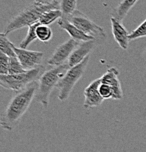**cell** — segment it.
Segmentation results:
<instances>
[{
    "label": "cell",
    "mask_w": 146,
    "mask_h": 152,
    "mask_svg": "<svg viewBox=\"0 0 146 152\" xmlns=\"http://www.w3.org/2000/svg\"><path fill=\"white\" fill-rule=\"evenodd\" d=\"M37 87V82H33L13 96L0 117V126L2 129L12 131L18 125L35 97Z\"/></svg>",
    "instance_id": "cell-1"
},
{
    "label": "cell",
    "mask_w": 146,
    "mask_h": 152,
    "mask_svg": "<svg viewBox=\"0 0 146 152\" xmlns=\"http://www.w3.org/2000/svg\"><path fill=\"white\" fill-rule=\"evenodd\" d=\"M52 9H59V1L45 4L34 1L11 19L5 27L4 33L8 34L24 26L38 23L44 12Z\"/></svg>",
    "instance_id": "cell-2"
},
{
    "label": "cell",
    "mask_w": 146,
    "mask_h": 152,
    "mask_svg": "<svg viewBox=\"0 0 146 152\" xmlns=\"http://www.w3.org/2000/svg\"><path fill=\"white\" fill-rule=\"evenodd\" d=\"M68 63L62 65L52 66L50 69L44 70L38 80V87L36 90V102L47 107L49 103V96L55 87L57 86L60 79L69 69Z\"/></svg>",
    "instance_id": "cell-3"
},
{
    "label": "cell",
    "mask_w": 146,
    "mask_h": 152,
    "mask_svg": "<svg viewBox=\"0 0 146 152\" xmlns=\"http://www.w3.org/2000/svg\"><path fill=\"white\" fill-rule=\"evenodd\" d=\"M45 70L44 66L41 65L35 69L26 71L24 72L13 75L0 74V86L6 89L18 92L24 89L33 82L38 80L40 76Z\"/></svg>",
    "instance_id": "cell-4"
},
{
    "label": "cell",
    "mask_w": 146,
    "mask_h": 152,
    "mask_svg": "<svg viewBox=\"0 0 146 152\" xmlns=\"http://www.w3.org/2000/svg\"><path fill=\"white\" fill-rule=\"evenodd\" d=\"M89 60L90 56H87L77 65L70 67L64 76L60 79L56 86L58 88V98L60 101H66L69 97L75 85L85 73Z\"/></svg>",
    "instance_id": "cell-5"
},
{
    "label": "cell",
    "mask_w": 146,
    "mask_h": 152,
    "mask_svg": "<svg viewBox=\"0 0 146 152\" xmlns=\"http://www.w3.org/2000/svg\"><path fill=\"white\" fill-rule=\"evenodd\" d=\"M67 19L82 32L86 34L87 35L91 36L96 40H104L107 38V34L104 28L96 24L85 13L79 10H77Z\"/></svg>",
    "instance_id": "cell-6"
},
{
    "label": "cell",
    "mask_w": 146,
    "mask_h": 152,
    "mask_svg": "<svg viewBox=\"0 0 146 152\" xmlns=\"http://www.w3.org/2000/svg\"><path fill=\"white\" fill-rule=\"evenodd\" d=\"M80 42L70 38L67 41L59 45L47 61L48 64L52 66H57L66 64L74 49L78 46Z\"/></svg>",
    "instance_id": "cell-7"
},
{
    "label": "cell",
    "mask_w": 146,
    "mask_h": 152,
    "mask_svg": "<svg viewBox=\"0 0 146 152\" xmlns=\"http://www.w3.org/2000/svg\"><path fill=\"white\" fill-rule=\"evenodd\" d=\"M13 48L17 58L26 71L31 70L41 66L44 57V53L43 52L28 50L27 49L17 48L15 45Z\"/></svg>",
    "instance_id": "cell-8"
},
{
    "label": "cell",
    "mask_w": 146,
    "mask_h": 152,
    "mask_svg": "<svg viewBox=\"0 0 146 152\" xmlns=\"http://www.w3.org/2000/svg\"><path fill=\"white\" fill-rule=\"evenodd\" d=\"M101 83V80L100 77L92 81L91 83L86 87L84 91L85 102L83 107L85 108H93L98 107L102 104L104 99L99 92V86Z\"/></svg>",
    "instance_id": "cell-9"
},
{
    "label": "cell",
    "mask_w": 146,
    "mask_h": 152,
    "mask_svg": "<svg viewBox=\"0 0 146 152\" xmlns=\"http://www.w3.org/2000/svg\"><path fill=\"white\" fill-rule=\"evenodd\" d=\"M98 40L93 39V40L87 41V42H82L79 44L78 46L74 49L73 53H71V56L68 60V64L70 67H72L79 63L82 62L87 56H90L91 52L96 46Z\"/></svg>",
    "instance_id": "cell-10"
},
{
    "label": "cell",
    "mask_w": 146,
    "mask_h": 152,
    "mask_svg": "<svg viewBox=\"0 0 146 152\" xmlns=\"http://www.w3.org/2000/svg\"><path fill=\"white\" fill-rule=\"evenodd\" d=\"M118 69L115 66L109 68L106 73L101 77L102 83H106L112 87L113 90V97L112 99H121L123 97V90L121 83L119 80Z\"/></svg>",
    "instance_id": "cell-11"
},
{
    "label": "cell",
    "mask_w": 146,
    "mask_h": 152,
    "mask_svg": "<svg viewBox=\"0 0 146 152\" xmlns=\"http://www.w3.org/2000/svg\"><path fill=\"white\" fill-rule=\"evenodd\" d=\"M111 25H112V32L113 37L119 46L123 50H127L128 47V35L129 33L124 27L121 22L118 21L113 17L110 18Z\"/></svg>",
    "instance_id": "cell-12"
},
{
    "label": "cell",
    "mask_w": 146,
    "mask_h": 152,
    "mask_svg": "<svg viewBox=\"0 0 146 152\" xmlns=\"http://www.w3.org/2000/svg\"><path fill=\"white\" fill-rule=\"evenodd\" d=\"M58 26L62 29L67 31L68 34L71 36V38L75 39L78 42H87V41L96 39L91 36L87 35L86 34L82 32L77 26H75L73 23H71L67 18H64L61 17L59 20H58Z\"/></svg>",
    "instance_id": "cell-13"
},
{
    "label": "cell",
    "mask_w": 146,
    "mask_h": 152,
    "mask_svg": "<svg viewBox=\"0 0 146 152\" xmlns=\"http://www.w3.org/2000/svg\"><path fill=\"white\" fill-rule=\"evenodd\" d=\"M139 0H123L112 12V17L123 23V20L128 15L130 10L132 8Z\"/></svg>",
    "instance_id": "cell-14"
},
{
    "label": "cell",
    "mask_w": 146,
    "mask_h": 152,
    "mask_svg": "<svg viewBox=\"0 0 146 152\" xmlns=\"http://www.w3.org/2000/svg\"><path fill=\"white\" fill-rule=\"evenodd\" d=\"M59 10L62 12V18H68L77 10V0H60Z\"/></svg>",
    "instance_id": "cell-15"
},
{
    "label": "cell",
    "mask_w": 146,
    "mask_h": 152,
    "mask_svg": "<svg viewBox=\"0 0 146 152\" xmlns=\"http://www.w3.org/2000/svg\"><path fill=\"white\" fill-rule=\"evenodd\" d=\"M62 17V12L59 9L49 10L44 12L39 20V23L41 25H49L52 24L57 20H59Z\"/></svg>",
    "instance_id": "cell-16"
},
{
    "label": "cell",
    "mask_w": 146,
    "mask_h": 152,
    "mask_svg": "<svg viewBox=\"0 0 146 152\" xmlns=\"http://www.w3.org/2000/svg\"><path fill=\"white\" fill-rule=\"evenodd\" d=\"M41 23L39 22L38 23H34V24L31 25V26H28V31L27 34L25 37L24 39L21 41V42L20 43L19 48L23 49H27V48L29 46L30 43L35 41V39H38L37 34H36V28Z\"/></svg>",
    "instance_id": "cell-17"
},
{
    "label": "cell",
    "mask_w": 146,
    "mask_h": 152,
    "mask_svg": "<svg viewBox=\"0 0 146 152\" xmlns=\"http://www.w3.org/2000/svg\"><path fill=\"white\" fill-rule=\"evenodd\" d=\"M5 33H0V50L10 57L16 56L13 50V44L10 42Z\"/></svg>",
    "instance_id": "cell-18"
},
{
    "label": "cell",
    "mask_w": 146,
    "mask_h": 152,
    "mask_svg": "<svg viewBox=\"0 0 146 152\" xmlns=\"http://www.w3.org/2000/svg\"><path fill=\"white\" fill-rule=\"evenodd\" d=\"M36 34L38 39L44 42H47L52 38L53 32L49 26L40 24L36 28Z\"/></svg>",
    "instance_id": "cell-19"
},
{
    "label": "cell",
    "mask_w": 146,
    "mask_h": 152,
    "mask_svg": "<svg viewBox=\"0 0 146 152\" xmlns=\"http://www.w3.org/2000/svg\"><path fill=\"white\" fill-rule=\"evenodd\" d=\"M26 72L24 69L23 66L21 64L20 61L17 56L10 57V62H9V72L8 74L13 75V74L22 73Z\"/></svg>",
    "instance_id": "cell-20"
},
{
    "label": "cell",
    "mask_w": 146,
    "mask_h": 152,
    "mask_svg": "<svg viewBox=\"0 0 146 152\" xmlns=\"http://www.w3.org/2000/svg\"><path fill=\"white\" fill-rule=\"evenodd\" d=\"M146 37V19L136 29L129 33L128 39L130 41Z\"/></svg>",
    "instance_id": "cell-21"
},
{
    "label": "cell",
    "mask_w": 146,
    "mask_h": 152,
    "mask_svg": "<svg viewBox=\"0 0 146 152\" xmlns=\"http://www.w3.org/2000/svg\"><path fill=\"white\" fill-rule=\"evenodd\" d=\"M10 56L0 50V74L8 75Z\"/></svg>",
    "instance_id": "cell-22"
},
{
    "label": "cell",
    "mask_w": 146,
    "mask_h": 152,
    "mask_svg": "<svg viewBox=\"0 0 146 152\" xmlns=\"http://www.w3.org/2000/svg\"><path fill=\"white\" fill-rule=\"evenodd\" d=\"M99 92L104 99H110L113 97V90L112 87L106 83H101L99 86Z\"/></svg>",
    "instance_id": "cell-23"
},
{
    "label": "cell",
    "mask_w": 146,
    "mask_h": 152,
    "mask_svg": "<svg viewBox=\"0 0 146 152\" xmlns=\"http://www.w3.org/2000/svg\"><path fill=\"white\" fill-rule=\"evenodd\" d=\"M34 1H38V2L42 3V4H52V3L57 2V1H60V0H34Z\"/></svg>",
    "instance_id": "cell-24"
}]
</instances>
